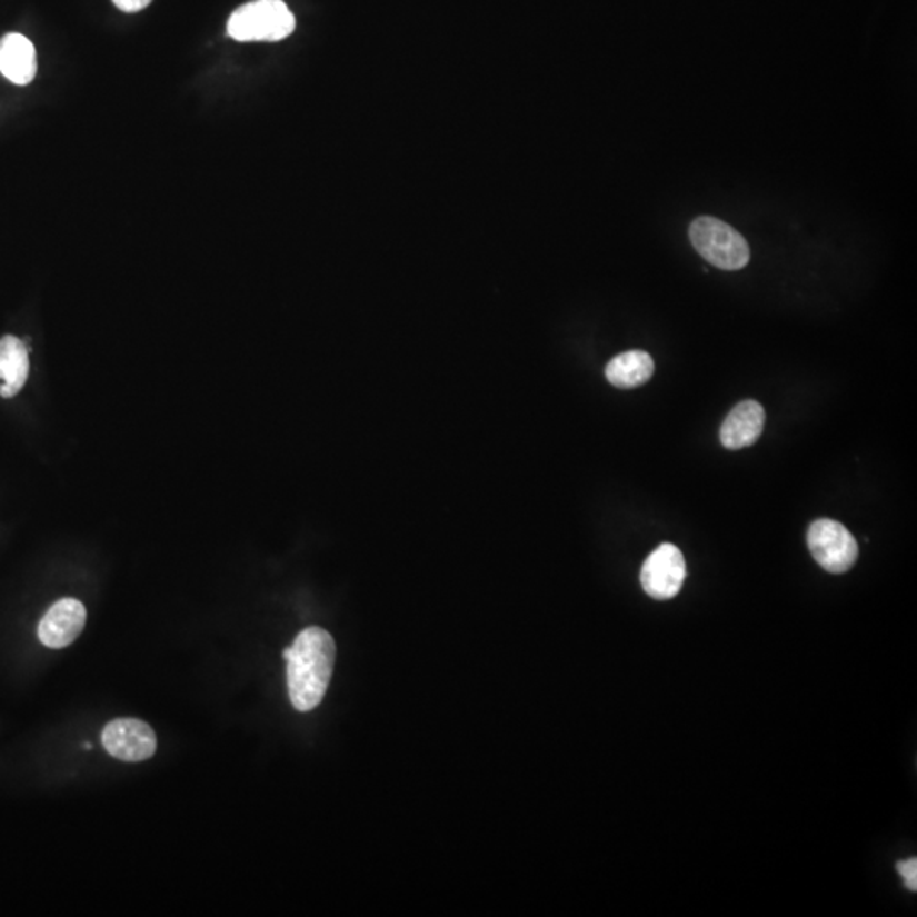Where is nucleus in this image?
I'll return each instance as SVG.
<instances>
[{
  "instance_id": "7",
  "label": "nucleus",
  "mask_w": 917,
  "mask_h": 917,
  "mask_svg": "<svg viewBox=\"0 0 917 917\" xmlns=\"http://www.w3.org/2000/svg\"><path fill=\"white\" fill-rule=\"evenodd\" d=\"M87 622V610L77 598H61L51 605L38 627V637L47 648L63 649L76 642Z\"/></svg>"
},
{
  "instance_id": "4",
  "label": "nucleus",
  "mask_w": 917,
  "mask_h": 917,
  "mask_svg": "<svg viewBox=\"0 0 917 917\" xmlns=\"http://www.w3.org/2000/svg\"><path fill=\"white\" fill-rule=\"evenodd\" d=\"M807 544L817 565L833 575L849 571L858 559V544L853 534L829 518L810 524Z\"/></svg>"
},
{
  "instance_id": "1",
  "label": "nucleus",
  "mask_w": 917,
  "mask_h": 917,
  "mask_svg": "<svg viewBox=\"0 0 917 917\" xmlns=\"http://www.w3.org/2000/svg\"><path fill=\"white\" fill-rule=\"evenodd\" d=\"M333 637L320 627H308L285 649L288 661V690L299 712L317 709L327 694L335 665Z\"/></svg>"
},
{
  "instance_id": "13",
  "label": "nucleus",
  "mask_w": 917,
  "mask_h": 917,
  "mask_svg": "<svg viewBox=\"0 0 917 917\" xmlns=\"http://www.w3.org/2000/svg\"><path fill=\"white\" fill-rule=\"evenodd\" d=\"M114 2L116 8L121 9L124 12H140L143 11L144 8H148L151 0H112Z\"/></svg>"
},
{
  "instance_id": "12",
  "label": "nucleus",
  "mask_w": 917,
  "mask_h": 917,
  "mask_svg": "<svg viewBox=\"0 0 917 917\" xmlns=\"http://www.w3.org/2000/svg\"><path fill=\"white\" fill-rule=\"evenodd\" d=\"M897 870L899 874L903 875L904 881H906V887L913 893L917 890V860L916 858H909L906 861H899L897 864Z\"/></svg>"
},
{
  "instance_id": "11",
  "label": "nucleus",
  "mask_w": 917,
  "mask_h": 917,
  "mask_svg": "<svg viewBox=\"0 0 917 917\" xmlns=\"http://www.w3.org/2000/svg\"><path fill=\"white\" fill-rule=\"evenodd\" d=\"M655 375V360L645 350H629L619 353L607 363L605 376L611 386L634 389L646 385Z\"/></svg>"
},
{
  "instance_id": "6",
  "label": "nucleus",
  "mask_w": 917,
  "mask_h": 917,
  "mask_svg": "<svg viewBox=\"0 0 917 917\" xmlns=\"http://www.w3.org/2000/svg\"><path fill=\"white\" fill-rule=\"evenodd\" d=\"M102 746L112 758L138 762L157 751V736L143 720L114 719L102 729Z\"/></svg>"
},
{
  "instance_id": "10",
  "label": "nucleus",
  "mask_w": 917,
  "mask_h": 917,
  "mask_svg": "<svg viewBox=\"0 0 917 917\" xmlns=\"http://www.w3.org/2000/svg\"><path fill=\"white\" fill-rule=\"evenodd\" d=\"M29 376V353L18 337L6 335L0 339V388L2 398H12L24 388Z\"/></svg>"
},
{
  "instance_id": "3",
  "label": "nucleus",
  "mask_w": 917,
  "mask_h": 917,
  "mask_svg": "<svg viewBox=\"0 0 917 917\" xmlns=\"http://www.w3.org/2000/svg\"><path fill=\"white\" fill-rule=\"evenodd\" d=\"M295 14L282 0H253L241 6L228 21V34L237 41H281L295 31Z\"/></svg>"
},
{
  "instance_id": "5",
  "label": "nucleus",
  "mask_w": 917,
  "mask_h": 917,
  "mask_svg": "<svg viewBox=\"0 0 917 917\" xmlns=\"http://www.w3.org/2000/svg\"><path fill=\"white\" fill-rule=\"evenodd\" d=\"M687 578V565L684 555L672 544H661L646 559L640 571V584L646 594L655 600H669L677 597Z\"/></svg>"
},
{
  "instance_id": "14",
  "label": "nucleus",
  "mask_w": 917,
  "mask_h": 917,
  "mask_svg": "<svg viewBox=\"0 0 917 917\" xmlns=\"http://www.w3.org/2000/svg\"><path fill=\"white\" fill-rule=\"evenodd\" d=\"M83 749H92V745H90V742H83Z\"/></svg>"
},
{
  "instance_id": "2",
  "label": "nucleus",
  "mask_w": 917,
  "mask_h": 917,
  "mask_svg": "<svg viewBox=\"0 0 917 917\" xmlns=\"http://www.w3.org/2000/svg\"><path fill=\"white\" fill-rule=\"evenodd\" d=\"M691 245L707 262L722 270H739L751 259L746 238L730 225L712 217H700L690 225Z\"/></svg>"
},
{
  "instance_id": "8",
  "label": "nucleus",
  "mask_w": 917,
  "mask_h": 917,
  "mask_svg": "<svg viewBox=\"0 0 917 917\" xmlns=\"http://www.w3.org/2000/svg\"><path fill=\"white\" fill-rule=\"evenodd\" d=\"M765 428V410L756 401H742L727 415L720 427V442L726 449L739 450L751 447Z\"/></svg>"
},
{
  "instance_id": "9",
  "label": "nucleus",
  "mask_w": 917,
  "mask_h": 917,
  "mask_svg": "<svg viewBox=\"0 0 917 917\" xmlns=\"http://www.w3.org/2000/svg\"><path fill=\"white\" fill-rule=\"evenodd\" d=\"M38 72L37 48L19 33L6 34L0 40V73L16 86L33 82Z\"/></svg>"
}]
</instances>
